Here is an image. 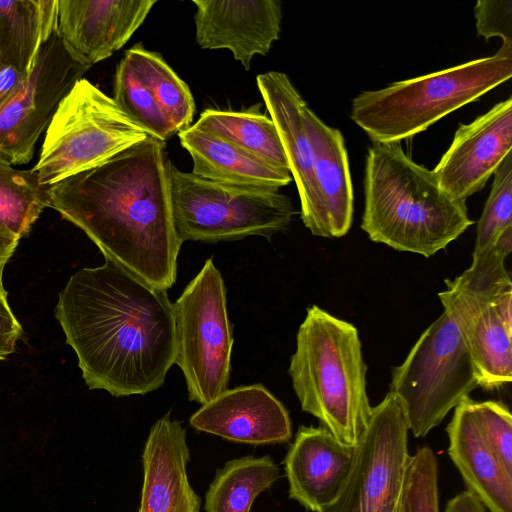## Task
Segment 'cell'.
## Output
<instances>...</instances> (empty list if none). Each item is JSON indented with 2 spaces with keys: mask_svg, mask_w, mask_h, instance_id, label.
I'll return each mask as SVG.
<instances>
[{
  "mask_svg": "<svg viewBox=\"0 0 512 512\" xmlns=\"http://www.w3.org/2000/svg\"><path fill=\"white\" fill-rule=\"evenodd\" d=\"M189 459L186 429L165 414L152 425L144 444L138 512L200 511L201 499L187 474Z\"/></svg>",
  "mask_w": 512,
  "mask_h": 512,
  "instance_id": "16",
  "label": "cell"
},
{
  "mask_svg": "<svg viewBox=\"0 0 512 512\" xmlns=\"http://www.w3.org/2000/svg\"><path fill=\"white\" fill-rule=\"evenodd\" d=\"M57 19L58 0L0 1V60L28 77Z\"/></svg>",
  "mask_w": 512,
  "mask_h": 512,
  "instance_id": "23",
  "label": "cell"
},
{
  "mask_svg": "<svg viewBox=\"0 0 512 512\" xmlns=\"http://www.w3.org/2000/svg\"><path fill=\"white\" fill-rule=\"evenodd\" d=\"M48 188L39 183L33 169H15L0 156V227L19 238L26 236L49 206Z\"/></svg>",
  "mask_w": 512,
  "mask_h": 512,
  "instance_id": "27",
  "label": "cell"
},
{
  "mask_svg": "<svg viewBox=\"0 0 512 512\" xmlns=\"http://www.w3.org/2000/svg\"><path fill=\"white\" fill-rule=\"evenodd\" d=\"M314 152L315 206L306 227L314 236L339 238L353 221V187L341 132L326 125L309 107L304 110Z\"/></svg>",
  "mask_w": 512,
  "mask_h": 512,
  "instance_id": "19",
  "label": "cell"
},
{
  "mask_svg": "<svg viewBox=\"0 0 512 512\" xmlns=\"http://www.w3.org/2000/svg\"><path fill=\"white\" fill-rule=\"evenodd\" d=\"M438 294L444 312L456 323L471 355L478 386L497 389L512 380V331L492 302L445 280Z\"/></svg>",
  "mask_w": 512,
  "mask_h": 512,
  "instance_id": "18",
  "label": "cell"
},
{
  "mask_svg": "<svg viewBox=\"0 0 512 512\" xmlns=\"http://www.w3.org/2000/svg\"><path fill=\"white\" fill-rule=\"evenodd\" d=\"M85 71L69 57L56 30L21 88L0 108V156L12 165L28 163L59 103Z\"/></svg>",
  "mask_w": 512,
  "mask_h": 512,
  "instance_id": "11",
  "label": "cell"
},
{
  "mask_svg": "<svg viewBox=\"0 0 512 512\" xmlns=\"http://www.w3.org/2000/svg\"><path fill=\"white\" fill-rule=\"evenodd\" d=\"M169 176L174 226L182 243L270 239L295 214L290 198L279 191L211 181L172 163Z\"/></svg>",
  "mask_w": 512,
  "mask_h": 512,
  "instance_id": "6",
  "label": "cell"
},
{
  "mask_svg": "<svg viewBox=\"0 0 512 512\" xmlns=\"http://www.w3.org/2000/svg\"><path fill=\"white\" fill-rule=\"evenodd\" d=\"M195 125L276 168L289 171L276 126L270 117L259 111L206 109Z\"/></svg>",
  "mask_w": 512,
  "mask_h": 512,
  "instance_id": "25",
  "label": "cell"
},
{
  "mask_svg": "<svg viewBox=\"0 0 512 512\" xmlns=\"http://www.w3.org/2000/svg\"><path fill=\"white\" fill-rule=\"evenodd\" d=\"M147 135L112 97L80 78L59 103L32 169L42 186H52L105 162Z\"/></svg>",
  "mask_w": 512,
  "mask_h": 512,
  "instance_id": "7",
  "label": "cell"
},
{
  "mask_svg": "<svg viewBox=\"0 0 512 512\" xmlns=\"http://www.w3.org/2000/svg\"><path fill=\"white\" fill-rule=\"evenodd\" d=\"M490 194L478 221L472 256L487 249L498 236L512 226V153H508L495 171Z\"/></svg>",
  "mask_w": 512,
  "mask_h": 512,
  "instance_id": "30",
  "label": "cell"
},
{
  "mask_svg": "<svg viewBox=\"0 0 512 512\" xmlns=\"http://www.w3.org/2000/svg\"><path fill=\"white\" fill-rule=\"evenodd\" d=\"M156 0H58L57 33L69 57L89 69L121 49Z\"/></svg>",
  "mask_w": 512,
  "mask_h": 512,
  "instance_id": "13",
  "label": "cell"
},
{
  "mask_svg": "<svg viewBox=\"0 0 512 512\" xmlns=\"http://www.w3.org/2000/svg\"><path fill=\"white\" fill-rule=\"evenodd\" d=\"M125 53L131 58L174 132L190 127L195 112L192 93L161 54L149 51L141 44H136Z\"/></svg>",
  "mask_w": 512,
  "mask_h": 512,
  "instance_id": "26",
  "label": "cell"
},
{
  "mask_svg": "<svg viewBox=\"0 0 512 512\" xmlns=\"http://www.w3.org/2000/svg\"><path fill=\"white\" fill-rule=\"evenodd\" d=\"M478 36L488 41L500 37L503 44L512 46V1L478 0L474 7Z\"/></svg>",
  "mask_w": 512,
  "mask_h": 512,
  "instance_id": "33",
  "label": "cell"
},
{
  "mask_svg": "<svg viewBox=\"0 0 512 512\" xmlns=\"http://www.w3.org/2000/svg\"><path fill=\"white\" fill-rule=\"evenodd\" d=\"M465 397L454 409L446 428L448 454L467 491L489 512H512V472L508 471L484 439Z\"/></svg>",
  "mask_w": 512,
  "mask_h": 512,
  "instance_id": "21",
  "label": "cell"
},
{
  "mask_svg": "<svg viewBox=\"0 0 512 512\" xmlns=\"http://www.w3.org/2000/svg\"><path fill=\"white\" fill-rule=\"evenodd\" d=\"M477 425L505 468L512 472V416L508 407L499 401H472Z\"/></svg>",
  "mask_w": 512,
  "mask_h": 512,
  "instance_id": "32",
  "label": "cell"
},
{
  "mask_svg": "<svg viewBox=\"0 0 512 512\" xmlns=\"http://www.w3.org/2000/svg\"><path fill=\"white\" fill-rule=\"evenodd\" d=\"M478 386L475 368L456 323L443 312L392 371L390 392L402 401L409 431L427 435Z\"/></svg>",
  "mask_w": 512,
  "mask_h": 512,
  "instance_id": "9",
  "label": "cell"
},
{
  "mask_svg": "<svg viewBox=\"0 0 512 512\" xmlns=\"http://www.w3.org/2000/svg\"><path fill=\"white\" fill-rule=\"evenodd\" d=\"M354 455L355 446L341 443L324 427H299L284 459L289 497L320 512L338 496Z\"/></svg>",
  "mask_w": 512,
  "mask_h": 512,
  "instance_id": "17",
  "label": "cell"
},
{
  "mask_svg": "<svg viewBox=\"0 0 512 512\" xmlns=\"http://www.w3.org/2000/svg\"><path fill=\"white\" fill-rule=\"evenodd\" d=\"M366 372L355 326L310 306L288 374L301 409L348 446L359 443L372 416Z\"/></svg>",
  "mask_w": 512,
  "mask_h": 512,
  "instance_id": "4",
  "label": "cell"
},
{
  "mask_svg": "<svg viewBox=\"0 0 512 512\" xmlns=\"http://www.w3.org/2000/svg\"><path fill=\"white\" fill-rule=\"evenodd\" d=\"M279 478V468L268 456L229 460L216 471L204 501L205 512H250L254 500Z\"/></svg>",
  "mask_w": 512,
  "mask_h": 512,
  "instance_id": "24",
  "label": "cell"
},
{
  "mask_svg": "<svg viewBox=\"0 0 512 512\" xmlns=\"http://www.w3.org/2000/svg\"><path fill=\"white\" fill-rule=\"evenodd\" d=\"M256 82L279 133L289 171L298 190L301 219L307 227L315 206L314 152L304 115L307 103L283 72L259 74Z\"/></svg>",
  "mask_w": 512,
  "mask_h": 512,
  "instance_id": "20",
  "label": "cell"
},
{
  "mask_svg": "<svg viewBox=\"0 0 512 512\" xmlns=\"http://www.w3.org/2000/svg\"><path fill=\"white\" fill-rule=\"evenodd\" d=\"M512 148V97L495 104L469 124H461L436 165L440 187L465 201L480 191Z\"/></svg>",
  "mask_w": 512,
  "mask_h": 512,
  "instance_id": "12",
  "label": "cell"
},
{
  "mask_svg": "<svg viewBox=\"0 0 512 512\" xmlns=\"http://www.w3.org/2000/svg\"><path fill=\"white\" fill-rule=\"evenodd\" d=\"M174 364L182 371L188 398L204 405L227 389L233 347L226 286L213 259L172 303Z\"/></svg>",
  "mask_w": 512,
  "mask_h": 512,
  "instance_id": "8",
  "label": "cell"
},
{
  "mask_svg": "<svg viewBox=\"0 0 512 512\" xmlns=\"http://www.w3.org/2000/svg\"><path fill=\"white\" fill-rule=\"evenodd\" d=\"M27 76L0 60V108L21 88Z\"/></svg>",
  "mask_w": 512,
  "mask_h": 512,
  "instance_id": "35",
  "label": "cell"
},
{
  "mask_svg": "<svg viewBox=\"0 0 512 512\" xmlns=\"http://www.w3.org/2000/svg\"><path fill=\"white\" fill-rule=\"evenodd\" d=\"M112 98L148 135L165 142L175 134L126 53L116 69Z\"/></svg>",
  "mask_w": 512,
  "mask_h": 512,
  "instance_id": "28",
  "label": "cell"
},
{
  "mask_svg": "<svg viewBox=\"0 0 512 512\" xmlns=\"http://www.w3.org/2000/svg\"><path fill=\"white\" fill-rule=\"evenodd\" d=\"M361 228L395 250L430 257L473 224L465 201L449 196L433 171L399 142L374 143L366 157Z\"/></svg>",
  "mask_w": 512,
  "mask_h": 512,
  "instance_id": "3",
  "label": "cell"
},
{
  "mask_svg": "<svg viewBox=\"0 0 512 512\" xmlns=\"http://www.w3.org/2000/svg\"><path fill=\"white\" fill-rule=\"evenodd\" d=\"M397 512H439L438 462L428 446L409 458Z\"/></svg>",
  "mask_w": 512,
  "mask_h": 512,
  "instance_id": "31",
  "label": "cell"
},
{
  "mask_svg": "<svg viewBox=\"0 0 512 512\" xmlns=\"http://www.w3.org/2000/svg\"><path fill=\"white\" fill-rule=\"evenodd\" d=\"M444 512H486V509L472 493L466 490L451 498Z\"/></svg>",
  "mask_w": 512,
  "mask_h": 512,
  "instance_id": "36",
  "label": "cell"
},
{
  "mask_svg": "<svg viewBox=\"0 0 512 512\" xmlns=\"http://www.w3.org/2000/svg\"><path fill=\"white\" fill-rule=\"evenodd\" d=\"M19 237L4 227H0V289H4L3 269L18 245Z\"/></svg>",
  "mask_w": 512,
  "mask_h": 512,
  "instance_id": "37",
  "label": "cell"
},
{
  "mask_svg": "<svg viewBox=\"0 0 512 512\" xmlns=\"http://www.w3.org/2000/svg\"><path fill=\"white\" fill-rule=\"evenodd\" d=\"M165 142L147 137L49 186V207L109 259L159 289L177 277L182 242L173 220Z\"/></svg>",
  "mask_w": 512,
  "mask_h": 512,
  "instance_id": "2",
  "label": "cell"
},
{
  "mask_svg": "<svg viewBox=\"0 0 512 512\" xmlns=\"http://www.w3.org/2000/svg\"><path fill=\"white\" fill-rule=\"evenodd\" d=\"M197 431L251 445L281 444L292 437L285 406L262 384L226 389L194 412Z\"/></svg>",
  "mask_w": 512,
  "mask_h": 512,
  "instance_id": "15",
  "label": "cell"
},
{
  "mask_svg": "<svg viewBox=\"0 0 512 512\" xmlns=\"http://www.w3.org/2000/svg\"><path fill=\"white\" fill-rule=\"evenodd\" d=\"M512 76V46L388 87L364 91L351 102V119L374 143H395L479 99Z\"/></svg>",
  "mask_w": 512,
  "mask_h": 512,
  "instance_id": "5",
  "label": "cell"
},
{
  "mask_svg": "<svg viewBox=\"0 0 512 512\" xmlns=\"http://www.w3.org/2000/svg\"><path fill=\"white\" fill-rule=\"evenodd\" d=\"M178 136L192 158V173L199 177L272 191L292 180L290 171L276 168L195 124Z\"/></svg>",
  "mask_w": 512,
  "mask_h": 512,
  "instance_id": "22",
  "label": "cell"
},
{
  "mask_svg": "<svg viewBox=\"0 0 512 512\" xmlns=\"http://www.w3.org/2000/svg\"><path fill=\"white\" fill-rule=\"evenodd\" d=\"M408 432L403 403L389 391L372 407L338 496L320 512H397L410 458Z\"/></svg>",
  "mask_w": 512,
  "mask_h": 512,
  "instance_id": "10",
  "label": "cell"
},
{
  "mask_svg": "<svg viewBox=\"0 0 512 512\" xmlns=\"http://www.w3.org/2000/svg\"><path fill=\"white\" fill-rule=\"evenodd\" d=\"M55 317L90 389L123 397L145 395L164 384L175 355L166 290L105 259L69 278Z\"/></svg>",
  "mask_w": 512,
  "mask_h": 512,
  "instance_id": "1",
  "label": "cell"
},
{
  "mask_svg": "<svg viewBox=\"0 0 512 512\" xmlns=\"http://www.w3.org/2000/svg\"><path fill=\"white\" fill-rule=\"evenodd\" d=\"M196 42L202 49H228L249 70L255 55L265 56L279 38L278 0H193Z\"/></svg>",
  "mask_w": 512,
  "mask_h": 512,
  "instance_id": "14",
  "label": "cell"
},
{
  "mask_svg": "<svg viewBox=\"0 0 512 512\" xmlns=\"http://www.w3.org/2000/svg\"><path fill=\"white\" fill-rule=\"evenodd\" d=\"M512 249V226L480 254L472 256L471 266L450 283L491 302L505 291L512 290V282L505 268V259Z\"/></svg>",
  "mask_w": 512,
  "mask_h": 512,
  "instance_id": "29",
  "label": "cell"
},
{
  "mask_svg": "<svg viewBox=\"0 0 512 512\" xmlns=\"http://www.w3.org/2000/svg\"><path fill=\"white\" fill-rule=\"evenodd\" d=\"M22 332V327L8 304L6 290L0 289V360L6 359L15 351L16 342Z\"/></svg>",
  "mask_w": 512,
  "mask_h": 512,
  "instance_id": "34",
  "label": "cell"
}]
</instances>
